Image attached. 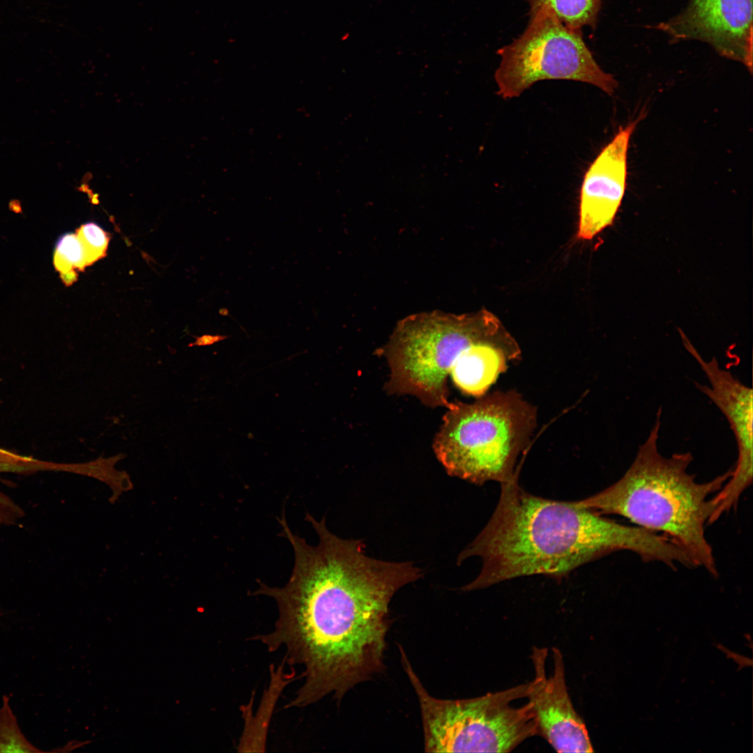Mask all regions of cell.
<instances>
[{"label": "cell", "instance_id": "1", "mask_svg": "<svg viewBox=\"0 0 753 753\" xmlns=\"http://www.w3.org/2000/svg\"><path fill=\"white\" fill-rule=\"evenodd\" d=\"M305 519L319 537L316 546L294 533L279 518L280 535L291 543L294 566L287 584L259 581L251 595L273 598L278 617L273 630L255 635L268 652L284 647L283 661L301 665L303 685L286 708H303L328 694L340 700L383 667L388 608L394 594L422 577L410 562L367 556L360 540L333 534L325 518Z\"/></svg>", "mask_w": 753, "mask_h": 753}, {"label": "cell", "instance_id": "2", "mask_svg": "<svg viewBox=\"0 0 753 753\" xmlns=\"http://www.w3.org/2000/svg\"><path fill=\"white\" fill-rule=\"evenodd\" d=\"M618 551L671 565L678 550L666 536L604 517L577 501L544 499L526 492L518 477L501 484L497 506L486 526L458 556L482 560L478 577L462 588L480 589L531 575L559 578Z\"/></svg>", "mask_w": 753, "mask_h": 753}, {"label": "cell", "instance_id": "3", "mask_svg": "<svg viewBox=\"0 0 753 753\" xmlns=\"http://www.w3.org/2000/svg\"><path fill=\"white\" fill-rule=\"evenodd\" d=\"M390 368L386 390L416 396L429 407L448 408V379L464 394L486 393L521 350L492 313L440 312L398 324L383 350Z\"/></svg>", "mask_w": 753, "mask_h": 753}, {"label": "cell", "instance_id": "4", "mask_svg": "<svg viewBox=\"0 0 753 753\" xmlns=\"http://www.w3.org/2000/svg\"><path fill=\"white\" fill-rule=\"evenodd\" d=\"M662 409L646 439L624 475L589 497L577 501L599 515L623 517L635 526L662 534L679 547L694 568L718 576L705 527L713 512L711 497L731 476V469L700 482L689 472L691 452L663 456L658 449Z\"/></svg>", "mask_w": 753, "mask_h": 753}, {"label": "cell", "instance_id": "5", "mask_svg": "<svg viewBox=\"0 0 753 753\" xmlns=\"http://www.w3.org/2000/svg\"><path fill=\"white\" fill-rule=\"evenodd\" d=\"M536 409L516 391H497L471 404L452 402L433 448L447 473L476 485L518 477L519 453L536 425Z\"/></svg>", "mask_w": 753, "mask_h": 753}, {"label": "cell", "instance_id": "6", "mask_svg": "<svg viewBox=\"0 0 753 753\" xmlns=\"http://www.w3.org/2000/svg\"><path fill=\"white\" fill-rule=\"evenodd\" d=\"M403 668L417 695L426 752H509L539 736L532 704L511 702L526 697L529 683L464 699L431 696L401 652Z\"/></svg>", "mask_w": 753, "mask_h": 753}, {"label": "cell", "instance_id": "7", "mask_svg": "<svg viewBox=\"0 0 753 753\" xmlns=\"http://www.w3.org/2000/svg\"><path fill=\"white\" fill-rule=\"evenodd\" d=\"M494 79L503 99L519 96L535 83L548 79L581 82L612 95L618 82L604 71L585 43L581 30L565 26L548 8L529 12L524 31L499 49Z\"/></svg>", "mask_w": 753, "mask_h": 753}, {"label": "cell", "instance_id": "8", "mask_svg": "<svg viewBox=\"0 0 753 753\" xmlns=\"http://www.w3.org/2000/svg\"><path fill=\"white\" fill-rule=\"evenodd\" d=\"M654 28L672 43H706L752 71V0H689L679 14Z\"/></svg>", "mask_w": 753, "mask_h": 753}, {"label": "cell", "instance_id": "9", "mask_svg": "<svg viewBox=\"0 0 753 753\" xmlns=\"http://www.w3.org/2000/svg\"><path fill=\"white\" fill-rule=\"evenodd\" d=\"M554 671L546 676L547 649L534 647L531 656L535 669L526 698L532 704L542 736L558 752H593L588 731L575 710L565 683L563 655L553 648Z\"/></svg>", "mask_w": 753, "mask_h": 753}, {"label": "cell", "instance_id": "10", "mask_svg": "<svg viewBox=\"0 0 753 753\" xmlns=\"http://www.w3.org/2000/svg\"><path fill=\"white\" fill-rule=\"evenodd\" d=\"M636 123L620 128L584 174L579 198V239H592L615 218L625 192L628 151Z\"/></svg>", "mask_w": 753, "mask_h": 753}, {"label": "cell", "instance_id": "11", "mask_svg": "<svg viewBox=\"0 0 753 753\" xmlns=\"http://www.w3.org/2000/svg\"><path fill=\"white\" fill-rule=\"evenodd\" d=\"M683 342L709 382V386L696 383V386L722 411L733 432L738 459L726 487L731 494L741 495L752 482V389L734 377L731 372L722 368L715 357L709 360L702 358L686 337L683 338Z\"/></svg>", "mask_w": 753, "mask_h": 753}, {"label": "cell", "instance_id": "12", "mask_svg": "<svg viewBox=\"0 0 753 753\" xmlns=\"http://www.w3.org/2000/svg\"><path fill=\"white\" fill-rule=\"evenodd\" d=\"M281 664L277 669H271V682L261 699L258 710L252 715L247 706L241 708L245 724L238 745V752H264L267 731L277 699L285 686L295 679V672L282 674Z\"/></svg>", "mask_w": 753, "mask_h": 753}, {"label": "cell", "instance_id": "13", "mask_svg": "<svg viewBox=\"0 0 753 753\" xmlns=\"http://www.w3.org/2000/svg\"><path fill=\"white\" fill-rule=\"evenodd\" d=\"M529 12L542 7L549 8L567 27L579 29L588 26L596 28L604 0H525Z\"/></svg>", "mask_w": 753, "mask_h": 753}, {"label": "cell", "instance_id": "14", "mask_svg": "<svg viewBox=\"0 0 753 753\" xmlns=\"http://www.w3.org/2000/svg\"><path fill=\"white\" fill-rule=\"evenodd\" d=\"M54 261L63 281L70 284L76 279V271L88 266L84 248L77 234H67L56 245Z\"/></svg>", "mask_w": 753, "mask_h": 753}, {"label": "cell", "instance_id": "15", "mask_svg": "<svg viewBox=\"0 0 753 753\" xmlns=\"http://www.w3.org/2000/svg\"><path fill=\"white\" fill-rule=\"evenodd\" d=\"M24 737L8 705V699L3 697L0 710V752H38Z\"/></svg>", "mask_w": 753, "mask_h": 753}, {"label": "cell", "instance_id": "16", "mask_svg": "<svg viewBox=\"0 0 753 753\" xmlns=\"http://www.w3.org/2000/svg\"><path fill=\"white\" fill-rule=\"evenodd\" d=\"M77 235L84 248L89 265L105 254L109 238L98 225L85 224L78 229Z\"/></svg>", "mask_w": 753, "mask_h": 753}, {"label": "cell", "instance_id": "17", "mask_svg": "<svg viewBox=\"0 0 753 753\" xmlns=\"http://www.w3.org/2000/svg\"><path fill=\"white\" fill-rule=\"evenodd\" d=\"M229 336L222 335H204L200 337H196V340L194 343L190 344L189 347L198 346H208L215 343L221 342L226 340Z\"/></svg>", "mask_w": 753, "mask_h": 753}]
</instances>
